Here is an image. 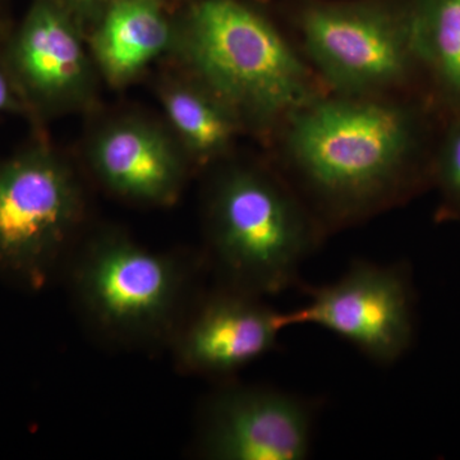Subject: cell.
Segmentation results:
<instances>
[{
  "instance_id": "cell-1",
  "label": "cell",
  "mask_w": 460,
  "mask_h": 460,
  "mask_svg": "<svg viewBox=\"0 0 460 460\" xmlns=\"http://www.w3.org/2000/svg\"><path fill=\"white\" fill-rule=\"evenodd\" d=\"M296 172L337 214L359 213L392 190L410 155L411 124L376 96L314 99L289 117Z\"/></svg>"
},
{
  "instance_id": "cell-2",
  "label": "cell",
  "mask_w": 460,
  "mask_h": 460,
  "mask_svg": "<svg viewBox=\"0 0 460 460\" xmlns=\"http://www.w3.org/2000/svg\"><path fill=\"white\" fill-rule=\"evenodd\" d=\"M180 45L196 80L238 118L290 117L316 99L301 58L265 18L237 0L198 3Z\"/></svg>"
},
{
  "instance_id": "cell-3",
  "label": "cell",
  "mask_w": 460,
  "mask_h": 460,
  "mask_svg": "<svg viewBox=\"0 0 460 460\" xmlns=\"http://www.w3.org/2000/svg\"><path fill=\"white\" fill-rule=\"evenodd\" d=\"M208 242L226 287L265 296L296 283L317 237L283 184L256 169L235 168L211 190Z\"/></svg>"
},
{
  "instance_id": "cell-4",
  "label": "cell",
  "mask_w": 460,
  "mask_h": 460,
  "mask_svg": "<svg viewBox=\"0 0 460 460\" xmlns=\"http://www.w3.org/2000/svg\"><path fill=\"white\" fill-rule=\"evenodd\" d=\"M83 208L77 178L51 148L0 163V271L35 289L48 283Z\"/></svg>"
},
{
  "instance_id": "cell-5",
  "label": "cell",
  "mask_w": 460,
  "mask_h": 460,
  "mask_svg": "<svg viewBox=\"0 0 460 460\" xmlns=\"http://www.w3.org/2000/svg\"><path fill=\"white\" fill-rule=\"evenodd\" d=\"M186 284L181 261L122 235L96 239L74 270L75 296L91 323L131 343L154 341L172 328Z\"/></svg>"
},
{
  "instance_id": "cell-6",
  "label": "cell",
  "mask_w": 460,
  "mask_h": 460,
  "mask_svg": "<svg viewBox=\"0 0 460 460\" xmlns=\"http://www.w3.org/2000/svg\"><path fill=\"white\" fill-rule=\"evenodd\" d=\"M284 329L314 325L356 347L377 365H392L413 337L410 283L399 266L352 263L337 281L308 289L307 304L281 313Z\"/></svg>"
},
{
  "instance_id": "cell-7",
  "label": "cell",
  "mask_w": 460,
  "mask_h": 460,
  "mask_svg": "<svg viewBox=\"0 0 460 460\" xmlns=\"http://www.w3.org/2000/svg\"><path fill=\"white\" fill-rule=\"evenodd\" d=\"M308 57L343 95L376 96L401 83L413 58L407 23L362 8L320 7L305 14Z\"/></svg>"
},
{
  "instance_id": "cell-8",
  "label": "cell",
  "mask_w": 460,
  "mask_h": 460,
  "mask_svg": "<svg viewBox=\"0 0 460 460\" xmlns=\"http://www.w3.org/2000/svg\"><path fill=\"white\" fill-rule=\"evenodd\" d=\"M307 402L262 386H228L206 402L199 449L214 460H302L310 454Z\"/></svg>"
},
{
  "instance_id": "cell-9",
  "label": "cell",
  "mask_w": 460,
  "mask_h": 460,
  "mask_svg": "<svg viewBox=\"0 0 460 460\" xmlns=\"http://www.w3.org/2000/svg\"><path fill=\"white\" fill-rule=\"evenodd\" d=\"M283 330L281 313L263 304L262 296L226 286L183 323L175 356L190 374L224 376L274 349Z\"/></svg>"
},
{
  "instance_id": "cell-10",
  "label": "cell",
  "mask_w": 460,
  "mask_h": 460,
  "mask_svg": "<svg viewBox=\"0 0 460 460\" xmlns=\"http://www.w3.org/2000/svg\"><path fill=\"white\" fill-rule=\"evenodd\" d=\"M7 65L30 107L81 104L91 93V63L74 23L51 0H39L9 49Z\"/></svg>"
},
{
  "instance_id": "cell-11",
  "label": "cell",
  "mask_w": 460,
  "mask_h": 460,
  "mask_svg": "<svg viewBox=\"0 0 460 460\" xmlns=\"http://www.w3.org/2000/svg\"><path fill=\"white\" fill-rule=\"evenodd\" d=\"M90 159L105 187L140 204H172L183 186L180 150L162 129L142 120H119L102 129Z\"/></svg>"
},
{
  "instance_id": "cell-12",
  "label": "cell",
  "mask_w": 460,
  "mask_h": 460,
  "mask_svg": "<svg viewBox=\"0 0 460 460\" xmlns=\"http://www.w3.org/2000/svg\"><path fill=\"white\" fill-rule=\"evenodd\" d=\"M171 41V26L156 0H115L96 29L91 51L109 83L122 86L147 68Z\"/></svg>"
},
{
  "instance_id": "cell-13",
  "label": "cell",
  "mask_w": 460,
  "mask_h": 460,
  "mask_svg": "<svg viewBox=\"0 0 460 460\" xmlns=\"http://www.w3.org/2000/svg\"><path fill=\"white\" fill-rule=\"evenodd\" d=\"M162 102L172 131L193 159H217L234 140L237 114L199 81L165 84Z\"/></svg>"
},
{
  "instance_id": "cell-14",
  "label": "cell",
  "mask_w": 460,
  "mask_h": 460,
  "mask_svg": "<svg viewBox=\"0 0 460 460\" xmlns=\"http://www.w3.org/2000/svg\"><path fill=\"white\" fill-rule=\"evenodd\" d=\"M407 27L413 56L460 99V0H425Z\"/></svg>"
},
{
  "instance_id": "cell-15",
  "label": "cell",
  "mask_w": 460,
  "mask_h": 460,
  "mask_svg": "<svg viewBox=\"0 0 460 460\" xmlns=\"http://www.w3.org/2000/svg\"><path fill=\"white\" fill-rule=\"evenodd\" d=\"M440 180L450 199L460 205V123L454 127L445 142Z\"/></svg>"
},
{
  "instance_id": "cell-16",
  "label": "cell",
  "mask_w": 460,
  "mask_h": 460,
  "mask_svg": "<svg viewBox=\"0 0 460 460\" xmlns=\"http://www.w3.org/2000/svg\"><path fill=\"white\" fill-rule=\"evenodd\" d=\"M31 107L16 78L12 75L7 62L0 63V115H20L30 113Z\"/></svg>"
}]
</instances>
